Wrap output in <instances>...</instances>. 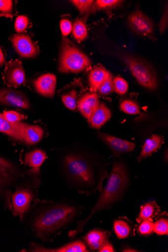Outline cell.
I'll use <instances>...</instances> for the list:
<instances>
[{
	"label": "cell",
	"instance_id": "cell-1",
	"mask_svg": "<svg viewBox=\"0 0 168 252\" xmlns=\"http://www.w3.org/2000/svg\"><path fill=\"white\" fill-rule=\"evenodd\" d=\"M85 207L71 199L57 202L37 197L20 219L26 232L45 243H52L69 226L78 221Z\"/></svg>",
	"mask_w": 168,
	"mask_h": 252
},
{
	"label": "cell",
	"instance_id": "cell-2",
	"mask_svg": "<svg viewBox=\"0 0 168 252\" xmlns=\"http://www.w3.org/2000/svg\"><path fill=\"white\" fill-rule=\"evenodd\" d=\"M62 165L69 187L79 194L89 196L102 191L103 180L109 175L107 171L97 170L86 156L68 153L63 158Z\"/></svg>",
	"mask_w": 168,
	"mask_h": 252
},
{
	"label": "cell",
	"instance_id": "cell-3",
	"mask_svg": "<svg viewBox=\"0 0 168 252\" xmlns=\"http://www.w3.org/2000/svg\"><path fill=\"white\" fill-rule=\"evenodd\" d=\"M107 179L106 185L100 193L98 200L91 209L90 214L85 219L77 221L76 228L68 232V237L70 240L75 239L83 232L85 226L95 214L110 209L124 197L130 183L126 164L122 161L114 162Z\"/></svg>",
	"mask_w": 168,
	"mask_h": 252
},
{
	"label": "cell",
	"instance_id": "cell-4",
	"mask_svg": "<svg viewBox=\"0 0 168 252\" xmlns=\"http://www.w3.org/2000/svg\"><path fill=\"white\" fill-rule=\"evenodd\" d=\"M39 168L23 171L16 163L0 155V201L5 210L12 212L11 196L16 190L33 189L39 192Z\"/></svg>",
	"mask_w": 168,
	"mask_h": 252
},
{
	"label": "cell",
	"instance_id": "cell-5",
	"mask_svg": "<svg viewBox=\"0 0 168 252\" xmlns=\"http://www.w3.org/2000/svg\"><path fill=\"white\" fill-rule=\"evenodd\" d=\"M89 58L70 40L64 37L61 44L59 71L64 73H78L91 65Z\"/></svg>",
	"mask_w": 168,
	"mask_h": 252
},
{
	"label": "cell",
	"instance_id": "cell-6",
	"mask_svg": "<svg viewBox=\"0 0 168 252\" xmlns=\"http://www.w3.org/2000/svg\"><path fill=\"white\" fill-rule=\"evenodd\" d=\"M125 62L137 82L142 87L154 91L158 87V81L153 68L147 63L139 59L126 56Z\"/></svg>",
	"mask_w": 168,
	"mask_h": 252
},
{
	"label": "cell",
	"instance_id": "cell-7",
	"mask_svg": "<svg viewBox=\"0 0 168 252\" xmlns=\"http://www.w3.org/2000/svg\"><path fill=\"white\" fill-rule=\"evenodd\" d=\"M39 192L31 189H22L15 190L11 196L12 215L20 219L29 210L31 203Z\"/></svg>",
	"mask_w": 168,
	"mask_h": 252
},
{
	"label": "cell",
	"instance_id": "cell-8",
	"mask_svg": "<svg viewBox=\"0 0 168 252\" xmlns=\"http://www.w3.org/2000/svg\"><path fill=\"white\" fill-rule=\"evenodd\" d=\"M17 53L23 58H34L39 53L37 45L27 34H17L10 38Z\"/></svg>",
	"mask_w": 168,
	"mask_h": 252
},
{
	"label": "cell",
	"instance_id": "cell-9",
	"mask_svg": "<svg viewBox=\"0 0 168 252\" xmlns=\"http://www.w3.org/2000/svg\"><path fill=\"white\" fill-rule=\"evenodd\" d=\"M3 79L7 86L15 88L25 83L26 74L21 62L18 60L9 62L5 67Z\"/></svg>",
	"mask_w": 168,
	"mask_h": 252
},
{
	"label": "cell",
	"instance_id": "cell-10",
	"mask_svg": "<svg viewBox=\"0 0 168 252\" xmlns=\"http://www.w3.org/2000/svg\"><path fill=\"white\" fill-rule=\"evenodd\" d=\"M0 105L24 109L31 108L26 95L22 92L11 88L0 89Z\"/></svg>",
	"mask_w": 168,
	"mask_h": 252
},
{
	"label": "cell",
	"instance_id": "cell-11",
	"mask_svg": "<svg viewBox=\"0 0 168 252\" xmlns=\"http://www.w3.org/2000/svg\"><path fill=\"white\" fill-rule=\"evenodd\" d=\"M128 19L131 29L136 33L145 36H149L153 34V22L141 12H134L129 15Z\"/></svg>",
	"mask_w": 168,
	"mask_h": 252
},
{
	"label": "cell",
	"instance_id": "cell-12",
	"mask_svg": "<svg viewBox=\"0 0 168 252\" xmlns=\"http://www.w3.org/2000/svg\"><path fill=\"white\" fill-rule=\"evenodd\" d=\"M100 139L107 146L114 157L131 153L135 148V144L118 138L108 134L101 132L99 134Z\"/></svg>",
	"mask_w": 168,
	"mask_h": 252
},
{
	"label": "cell",
	"instance_id": "cell-13",
	"mask_svg": "<svg viewBox=\"0 0 168 252\" xmlns=\"http://www.w3.org/2000/svg\"><path fill=\"white\" fill-rule=\"evenodd\" d=\"M17 124L22 143L29 145H34L39 143L42 139L44 131L41 127L21 122H18Z\"/></svg>",
	"mask_w": 168,
	"mask_h": 252
},
{
	"label": "cell",
	"instance_id": "cell-14",
	"mask_svg": "<svg viewBox=\"0 0 168 252\" xmlns=\"http://www.w3.org/2000/svg\"><path fill=\"white\" fill-rule=\"evenodd\" d=\"M36 91L40 95L52 98L56 93L57 78L52 74H47L39 77L34 82Z\"/></svg>",
	"mask_w": 168,
	"mask_h": 252
},
{
	"label": "cell",
	"instance_id": "cell-15",
	"mask_svg": "<svg viewBox=\"0 0 168 252\" xmlns=\"http://www.w3.org/2000/svg\"><path fill=\"white\" fill-rule=\"evenodd\" d=\"M111 233L101 229L90 231L84 238V243L91 250L99 251L105 243L109 242Z\"/></svg>",
	"mask_w": 168,
	"mask_h": 252
},
{
	"label": "cell",
	"instance_id": "cell-16",
	"mask_svg": "<svg viewBox=\"0 0 168 252\" xmlns=\"http://www.w3.org/2000/svg\"><path fill=\"white\" fill-rule=\"evenodd\" d=\"M114 232L120 239L134 237L136 230V225L126 217H119L113 221Z\"/></svg>",
	"mask_w": 168,
	"mask_h": 252
},
{
	"label": "cell",
	"instance_id": "cell-17",
	"mask_svg": "<svg viewBox=\"0 0 168 252\" xmlns=\"http://www.w3.org/2000/svg\"><path fill=\"white\" fill-rule=\"evenodd\" d=\"M98 95L96 93L87 94L79 100L78 108L84 118L89 120L99 105Z\"/></svg>",
	"mask_w": 168,
	"mask_h": 252
},
{
	"label": "cell",
	"instance_id": "cell-18",
	"mask_svg": "<svg viewBox=\"0 0 168 252\" xmlns=\"http://www.w3.org/2000/svg\"><path fill=\"white\" fill-rule=\"evenodd\" d=\"M164 137L160 135L154 134L146 140L141 152L137 157L138 162L151 156L157 152L164 144Z\"/></svg>",
	"mask_w": 168,
	"mask_h": 252
},
{
	"label": "cell",
	"instance_id": "cell-19",
	"mask_svg": "<svg viewBox=\"0 0 168 252\" xmlns=\"http://www.w3.org/2000/svg\"><path fill=\"white\" fill-rule=\"evenodd\" d=\"M110 109L103 103H99L91 118L88 120L89 125L93 128H100L111 118Z\"/></svg>",
	"mask_w": 168,
	"mask_h": 252
},
{
	"label": "cell",
	"instance_id": "cell-20",
	"mask_svg": "<svg viewBox=\"0 0 168 252\" xmlns=\"http://www.w3.org/2000/svg\"><path fill=\"white\" fill-rule=\"evenodd\" d=\"M160 213V208L158 203L155 201H149L141 206L136 221L138 223L145 220L153 221Z\"/></svg>",
	"mask_w": 168,
	"mask_h": 252
},
{
	"label": "cell",
	"instance_id": "cell-21",
	"mask_svg": "<svg viewBox=\"0 0 168 252\" xmlns=\"http://www.w3.org/2000/svg\"><path fill=\"white\" fill-rule=\"evenodd\" d=\"M40 252H88L85 243L82 240H76L56 249L47 248L40 246Z\"/></svg>",
	"mask_w": 168,
	"mask_h": 252
},
{
	"label": "cell",
	"instance_id": "cell-22",
	"mask_svg": "<svg viewBox=\"0 0 168 252\" xmlns=\"http://www.w3.org/2000/svg\"><path fill=\"white\" fill-rule=\"evenodd\" d=\"M111 74L102 66L94 68L89 76V85L91 90L97 92L101 84L107 79Z\"/></svg>",
	"mask_w": 168,
	"mask_h": 252
},
{
	"label": "cell",
	"instance_id": "cell-23",
	"mask_svg": "<svg viewBox=\"0 0 168 252\" xmlns=\"http://www.w3.org/2000/svg\"><path fill=\"white\" fill-rule=\"evenodd\" d=\"M0 132L5 133L15 141L22 142L17 123H10L0 113Z\"/></svg>",
	"mask_w": 168,
	"mask_h": 252
},
{
	"label": "cell",
	"instance_id": "cell-24",
	"mask_svg": "<svg viewBox=\"0 0 168 252\" xmlns=\"http://www.w3.org/2000/svg\"><path fill=\"white\" fill-rule=\"evenodd\" d=\"M47 158V154L44 151L40 149H36L26 154L25 162L30 167L39 168Z\"/></svg>",
	"mask_w": 168,
	"mask_h": 252
},
{
	"label": "cell",
	"instance_id": "cell-25",
	"mask_svg": "<svg viewBox=\"0 0 168 252\" xmlns=\"http://www.w3.org/2000/svg\"><path fill=\"white\" fill-rule=\"evenodd\" d=\"M154 232L159 236L168 235V214L166 212L159 213L156 217Z\"/></svg>",
	"mask_w": 168,
	"mask_h": 252
},
{
	"label": "cell",
	"instance_id": "cell-26",
	"mask_svg": "<svg viewBox=\"0 0 168 252\" xmlns=\"http://www.w3.org/2000/svg\"><path fill=\"white\" fill-rule=\"evenodd\" d=\"M72 31L75 39L78 41L84 40L88 36L86 25L81 20H77L74 22Z\"/></svg>",
	"mask_w": 168,
	"mask_h": 252
},
{
	"label": "cell",
	"instance_id": "cell-27",
	"mask_svg": "<svg viewBox=\"0 0 168 252\" xmlns=\"http://www.w3.org/2000/svg\"><path fill=\"white\" fill-rule=\"evenodd\" d=\"M62 101L64 105L69 109L74 111L77 104V93L75 90H72L68 94L62 96Z\"/></svg>",
	"mask_w": 168,
	"mask_h": 252
},
{
	"label": "cell",
	"instance_id": "cell-28",
	"mask_svg": "<svg viewBox=\"0 0 168 252\" xmlns=\"http://www.w3.org/2000/svg\"><path fill=\"white\" fill-rule=\"evenodd\" d=\"M98 91L102 95H109L115 91L114 84L111 74L99 86Z\"/></svg>",
	"mask_w": 168,
	"mask_h": 252
},
{
	"label": "cell",
	"instance_id": "cell-29",
	"mask_svg": "<svg viewBox=\"0 0 168 252\" xmlns=\"http://www.w3.org/2000/svg\"><path fill=\"white\" fill-rule=\"evenodd\" d=\"M71 2L78 8L81 15L88 13L93 7L92 0H73Z\"/></svg>",
	"mask_w": 168,
	"mask_h": 252
},
{
	"label": "cell",
	"instance_id": "cell-30",
	"mask_svg": "<svg viewBox=\"0 0 168 252\" xmlns=\"http://www.w3.org/2000/svg\"><path fill=\"white\" fill-rule=\"evenodd\" d=\"M121 108L127 114L135 115L140 112L139 106L133 101L125 100L121 103Z\"/></svg>",
	"mask_w": 168,
	"mask_h": 252
},
{
	"label": "cell",
	"instance_id": "cell-31",
	"mask_svg": "<svg viewBox=\"0 0 168 252\" xmlns=\"http://www.w3.org/2000/svg\"><path fill=\"white\" fill-rule=\"evenodd\" d=\"M115 93L120 95H125L129 89L128 82L122 77H117L113 80Z\"/></svg>",
	"mask_w": 168,
	"mask_h": 252
},
{
	"label": "cell",
	"instance_id": "cell-32",
	"mask_svg": "<svg viewBox=\"0 0 168 252\" xmlns=\"http://www.w3.org/2000/svg\"><path fill=\"white\" fill-rule=\"evenodd\" d=\"M153 221L145 220L140 223L137 228V232L139 235L142 236H149L154 232Z\"/></svg>",
	"mask_w": 168,
	"mask_h": 252
},
{
	"label": "cell",
	"instance_id": "cell-33",
	"mask_svg": "<svg viewBox=\"0 0 168 252\" xmlns=\"http://www.w3.org/2000/svg\"><path fill=\"white\" fill-rule=\"evenodd\" d=\"M29 19L25 15L18 16L15 22V29L18 33L25 32L29 26Z\"/></svg>",
	"mask_w": 168,
	"mask_h": 252
},
{
	"label": "cell",
	"instance_id": "cell-34",
	"mask_svg": "<svg viewBox=\"0 0 168 252\" xmlns=\"http://www.w3.org/2000/svg\"><path fill=\"white\" fill-rule=\"evenodd\" d=\"M3 115L8 122L12 124L20 122L27 118L23 114L12 110L4 111Z\"/></svg>",
	"mask_w": 168,
	"mask_h": 252
},
{
	"label": "cell",
	"instance_id": "cell-35",
	"mask_svg": "<svg viewBox=\"0 0 168 252\" xmlns=\"http://www.w3.org/2000/svg\"><path fill=\"white\" fill-rule=\"evenodd\" d=\"M122 2L118 0H98L96 2V6L99 9H108L117 6Z\"/></svg>",
	"mask_w": 168,
	"mask_h": 252
},
{
	"label": "cell",
	"instance_id": "cell-36",
	"mask_svg": "<svg viewBox=\"0 0 168 252\" xmlns=\"http://www.w3.org/2000/svg\"><path fill=\"white\" fill-rule=\"evenodd\" d=\"M60 28L61 32L64 36H67L72 31L73 26L71 22L67 19H63L60 22Z\"/></svg>",
	"mask_w": 168,
	"mask_h": 252
},
{
	"label": "cell",
	"instance_id": "cell-37",
	"mask_svg": "<svg viewBox=\"0 0 168 252\" xmlns=\"http://www.w3.org/2000/svg\"><path fill=\"white\" fill-rule=\"evenodd\" d=\"M13 9V1L11 0H0V11L10 13Z\"/></svg>",
	"mask_w": 168,
	"mask_h": 252
},
{
	"label": "cell",
	"instance_id": "cell-38",
	"mask_svg": "<svg viewBox=\"0 0 168 252\" xmlns=\"http://www.w3.org/2000/svg\"><path fill=\"white\" fill-rule=\"evenodd\" d=\"M100 252H114L115 250L112 245L109 242L105 243L98 251Z\"/></svg>",
	"mask_w": 168,
	"mask_h": 252
},
{
	"label": "cell",
	"instance_id": "cell-39",
	"mask_svg": "<svg viewBox=\"0 0 168 252\" xmlns=\"http://www.w3.org/2000/svg\"><path fill=\"white\" fill-rule=\"evenodd\" d=\"M5 63L4 54L1 48H0V67H1Z\"/></svg>",
	"mask_w": 168,
	"mask_h": 252
},
{
	"label": "cell",
	"instance_id": "cell-40",
	"mask_svg": "<svg viewBox=\"0 0 168 252\" xmlns=\"http://www.w3.org/2000/svg\"><path fill=\"white\" fill-rule=\"evenodd\" d=\"M123 252H139L137 250H136L134 248L129 247H125V248L123 250Z\"/></svg>",
	"mask_w": 168,
	"mask_h": 252
}]
</instances>
